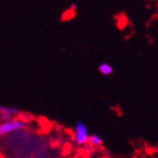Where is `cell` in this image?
<instances>
[{
  "label": "cell",
  "instance_id": "6da1fadb",
  "mask_svg": "<svg viewBox=\"0 0 158 158\" xmlns=\"http://www.w3.org/2000/svg\"><path fill=\"white\" fill-rule=\"evenodd\" d=\"M26 127V123L20 118H15L10 121L0 123V136H4L11 132L19 131Z\"/></svg>",
  "mask_w": 158,
  "mask_h": 158
},
{
  "label": "cell",
  "instance_id": "7a4b0ae2",
  "mask_svg": "<svg viewBox=\"0 0 158 158\" xmlns=\"http://www.w3.org/2000/svg\"><path fill=\"white\" fill-rule=\"evenodd\" d=\"M89 130L83 122H77L74 127V141L78 146H84L88 144Z\"/></svg>",
  "mask_w": 158,
  "mask_h": 158
},
{
  "label": "cell",
  "instance_id": "3957f363",
  "mask_svg": "<svg viewBox=\"0 0 158 158\" xmlns=\"http://www.w3.org/2000/svg\"><path fill=\"white\" fill-rule=\"evenodd\" d=\"M19 114V110L17 107L0 105V121L1 123L15 118V117H17Z\"/></svg>",
  "mask_w": 158,
  "mask_h": 158
},
{
  "label": "cell",
  "instance_id": "277c9868",
  "mask_svg": "<svg viewBox=\"0 0 158 158\" xmlns=\"http://www.w3.org/2000/svg\"><path fill=\"white\" fill-rule=\"evenodd\" d=\"M88 145L90 147H99L102 145V139L98 134H92L89 137Z\"/></svg>",
  "mask_w": 158,
  "mask_h": 158
},
{
  "label": "cell",
  "instance_id": "5b68a950",
  "mask_svg": "<svg viewBox=\"0 0 158 158\" xmlns=\"http://www.w3.org/2000/svg\"><path fill=\"white\" fill-rule=\"evenodd\" d=\"M98 70L101 74L103 75H110L113 73V68L111 65H109L108 63H102L98 67Z\"/></svg>",
  "mask_w": 158,
  "mask_h": 158
},
{
  "label": "cell",
  "instance_id": "8992f818",
  "mask_svg": "<svg viewBox=\"0 0 158 158\" xmlns=\"http://www.w3.org/2000/svg\"><path fill=\"white\" fill-rule=\"evenodd\" d=\"M77 9V5L75 3H73L72 5H70V8H69V10L72 11V12H75V10Z\"/></svg>",
  "mask_w": 158,
  "mask_h": 158
}]
</instances>
